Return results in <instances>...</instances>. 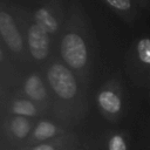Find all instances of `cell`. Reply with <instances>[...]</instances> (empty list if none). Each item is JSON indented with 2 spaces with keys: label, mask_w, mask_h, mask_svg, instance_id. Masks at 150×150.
<instances>
[{
  "label": "cell",
  "mask_w": 150,
  "mask_h": 150,
  "mask_svg": "<svg viewBox=\"0 0 150 150\" xmlns=\"http://www.w3.org/2000/svg\"><path fill=\"white\" fill-rule=\"evenodd\" d=\"M98 104L100 107L108 114L115 115L121 110L122 102L121 98L111 90H103L98 95Z\"/></svg>",
  "instance_id": "5"
},
{
  "label": "cell",
  "mask_w": 150,
  "mask_h": 150,
  "mask_svg": "<svg viewBox=\"0 0 150 150\" xmlns=\"http://www.w3.org/2000/svg\"><path fill=\"white\" fill-rule=\"evenodd\" d=\"M11 129L14 136H16L18 138H25L30 130V123L26 117L16 116L11 123Z\"/></svg>",
  "instance_id": "8"
},
{
  "label": "cell",
  "mask_w": 150,
  "mask_h": 150,
  "mask_svg": "<svg viewBox=\"0 0 150 150\" xmlns=\"http://www.w3.org/2000/svg\"><path fill=\"white\" fill-rule=\"evenodd\" d=\"M137 55L141 62L150 66V39L143 38L137 43Z\"/></svg>",
  "instance_id": "11"
},
{
  "label": "cell",
  "mask_w": 150,
  "mask_h": 150,
  "mask_svg": "<svg viewBox=\"0 0 150 150\" xmlns=\"http://www.w3.org/2000/svg\"><path fill=\"white\" fill-rule=\"evenodd\" d=\"M0 35L11 50L15 53L22 50V38L15 25V21L7 12H0Z\"/></svg>",
  "instance_id": "4"
},
{
  "label": "cell",
  "mask_w": 150,
  "mask_h": 150,
  "mask_svg": "<svg viewBox=\"0 0 150 150\" xmlns=\"http://www.w3.org/2000/svg\"><path fill=\"white\" fill-rule=\"evenodd\" d=\"M109 150H127V144L121 135H114L109 141Z\"/></svg>",
  "instance_id": "13"
},
{
  "label": "cell",
  "mask_w": 150,
  "mask_h": 150,
  "mask_svg": "<svg viewBox=\"0 0 150 150\" xmlns=\"http://www.w3.org/2000/svg\"><path fill=\"white\" fill-rule=\"evenodd\" d=\"M27 38H28V47L32 56L38 61L45 60L49 52L48 33L45 29H42L39 25L34 23L29 27Z\"/></svg>",
  "instance_id": "3"
},
{
  "label": "cell",
  "mask_w": 150,
  "mask_h": 150,
  "mask_svg": "<svg viewBox=\"0 0 150 150\" xmlns=\"http://www.w3.org/2000/svg\"><path fill=\"white\" fill-rule=\"evenodd\" d=\"M61 55L66 63L71 68H82L88 57L84 40L76 33L66 34L61 41Z\"/></svg>",
  "instance_id": "2"
},
{
  "label": "cell",
  "mask_w": 150,
  "mask_h": 150,
  "mask_svg": "<svg viewBox=\"0 0 150 150\" xmlns=\"http://www.w3.org/2000/svg\"><path fill=\"white\" fill-rule=\"evenodd\" d=\"M48 82L52 86L53 90L61 98H73L76 95L77 86L76 81L68 68L60 63L50 66L47 73Z\"/></svg>",
  "instance_id": "1"
},
{
  "label": "cell",
  "mask_w": 150,
  "mask_h": 150,
  "mask_svg": "<svg viewBox=\"0 0 150 150\" xmlns=\"http://www.w3.org/2000/svg\"><path fill=\"white\" fill-rule=\"evenodd\" d=\"M25 93L35 101H41L46 97V89L41 79L36 75L29 76L25 82Z\"/></svg>",
  "instance_id": "7"
},
{
  "label": "cell",
  "mask_w": 150,
  "mask_h": 150,
  "mask_svg": "<svg viewBox=\"0 0 150 150\" xmlns=\"http://www.w3.org/2000/svg\"><path fill=\"white\" fill-rule=\"evenodd\" d=\"M12 110L18 116H23V117L34 116L36 114L35 105L32 102L27 101V100H18V101H15L14 104H13Z\"/></svg>",
  "instance_id": "9"
},
{
  "label": "cell",
  "mask_w": 150,
  "mask_h": 150,
  "mask_svg": "<svg viewBox=\"0 0 150 150\" xmlns=\"http://www.w3.org/2000/svg\"><path fill=\"white\" fill-rule=\"evenodd\" d=\"M2 60V52H1V49H0V61Z\"/></svg>",
  "instance_id": "15"
},
{
  "label": "cell",
  "mask_w": 150,
  "mask_h": 150,
  "mask_svg": "<svg viewBox=\"0 0 150 150\" xmlns=\"http://www.w3.org/2000/svg\"><path fill=\"white\" fill-rule=\"evenodd\" d=\"M56 134V127L47 121L40 122L34 129V137L36 139H47Z\"/></svg>",
  "instance_id": "10"
},
{
  "label": "cell",
  "mask_w": 150,
  "mask_h": 150,
  "mask_svg": "<svg viewBox=\"0 0 150 150\" xmlns=\"http://www.w3.org/2000/svg\"><path fill=\"white\" fill-rule=\"evenodd\" d=\"M112 9L120 13H128L132 8L131 0H104Z\"/></svg>",
  "instance_id": "12"
},
{
  "label": "cell",
  "mask_w": 150,
  "mask_h": 150,
  "mask_svg": "<svg viewBox=\"0 0 150 150\" xmlns=\"http://www.w3.org/2000/svg\"><path fill=\"white\" fill-rule=\"evenodd\" d=\"M36 25H39L42 29H45L48 34H53L59 28V23L56 21V19L54 18V15L47 9V8H40L35 12L34 14Z\"/></svg>",
  "instance_id": "6"
},
{
  "label": "cell",
  "mask_w": 150,
  "mask_h": 150,
  "mask_svg": "<svg viewBox=\"0 0 150 150\" xmlns=\"http://www.w3.org/2000/svg\"><path fill=\"white\" fill-rule=\"evenodd\" d=\"M33 150H55L50 144H40L33 148Z\"/></svg>",
  "instance_id": "14"
}]
</instances>
